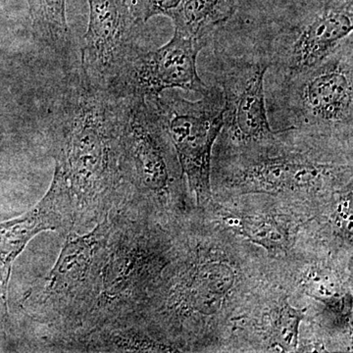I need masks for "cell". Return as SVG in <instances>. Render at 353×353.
<instances>
[{"instance_id": "6da1fadb", "label": "cell", "mask_w": 353, "mask_h": 353, "mask_svg": "<svg viewBox=\"0 0 353 353\" xmlns=\"http://www.w3.org/2000/svg\"><path fill=\"white\" fill-rule=\"evenodd\" d=\"M53 113L55 172L76 202V224L99 222L127 182L121 162L117 97L92 80L82 62L65 76Z\"/></svg>"}, {"instance_id": "7a4b0ae2", "label": "cell", "mask_w": 353, "mask_h": 353, "mask_svg": "<svg viewBox=\"0 0 353 353\" xmlns=\"http://www.w3.org/2000/svg\"><path fill=\"white\" fill-rule=\"evenodd\" d=\"M296 131V143L294 129L285 128L264 143L231 146L233 154L221 167L223 185L245 194H287L352 180V153L327 152L322 143L331 139Z\"/></svg>"}, {"instance_id": "3957f363", "label": "cell", "mask_w": 353, "mask_h": 353, "mask_svg": "<svg viewBox=\"0 0 353 353\" xmlns=\"http://www.w3.org/2000/svg\"><path fill=\"white\" fill-rule=\"evenodd\" d=\"M241 26L234 28L268 58L276 74L297 73L321 62L352 34L353 0H283Z\"/></svg>"}, {"instance_id": "277c9868", "label": "cell", "mask_w": 353, "mask_h": 353, "mask_svg": "<svg viewBox=\"0 0 353 353\" xmlns=\"http://www.w3.org/2000/svg\"><path fill=\"white\" fill-rule=\"evenodd\" d=\"M266 108L268 117L288 128L352 145V34L315 66L277 74Z\"/></svg>"}, {"instance_id": "5b68a950", "label": "cell", "mask_w": 353, "mask_h": 353, "mask_svg": "<svg viewBox=\"0 0 353 353\" xmlns=\"http://www.w3.org/2000/svg\"><path fill=\"white\" fill-rule=\"evenodd\" d=\"M108 215L92 232L67 236L52 270L25 296L24 307L32 317L65 328L85 321L101 294L112 229Z\"/></svg>"}, {"instance_id": "8992f818", "label": "cell", "mask_w": 353, "mask_h": 353, "mask_svg": "<svg viewBox=\"0 0 353 353\" xmlns=\"http://www.w3.org/2000/svg\"><path fill=\"white\" fill-rule=\"evenodd\" d=\"M146 99L170 139L190 190L199 203L208 201L213 146L224 125L225 102L219 85H210L197 101L164 92Z\"/></svg>"}, {"instance_id": "52a82bcc", "label": "cell", "mask_w": 353, "mask_h": 353, "mask_svg": "<svg viewBox=\"0 0 353 353\" xmlns=\"http://www.w3.org/2000/svg\"><path fill=\"white\" fill-rule=\"evenodd\" d=\"M214 75L225 102L220 134L230 146H250L273 139L265 97L268 58L250 48L231 53L214 43Z\"/></svg>"}, {"instance_id": "ba28073f", "label": "cell", "mask_w": 353, "mask_h": 353, "mask_svg": "<svg viewBox=\"0 0 353 353\" xmlns=\"http://www.w3.org/2000/svg\"><path fill=\"white\" fill-rule=\"evenodd\" d=\"M116 97L125 180L157 196L166 194L180 164L157 111L145 97Z\"/></svg>"}, {"instance_id": "9c48e42d", "label": "cell", "mask_w": 353, "mask_h": 353, "mask_svg": "<svg viewBox=\"0 0 353 353\" xmlns=\"http://www.w3.org/2000/svg\"><path fill=\"white\" fill-rule=\"evenodd\" d=\"M90 22L81 62L92 80L108 88L132 58L145 50L141 27L126 0H88Z\"/></svg>"}, {"instance_id": "30bf717a", "label": "cell", "mask_w": 353, "mask_h": 353, "mask_svg": "<svg viewBox=\"0 0 353 353\" xmlns=\"http://www.w3.org/2000/svg\"><path fill=\"white\" fill-rule=\"evenodd\" d=\"M203 43L174 32L168 43L157 50H143L108 88L115 97H157L170 88L203 95L208 85L197 73L196 60Z\"/></svg>"}, {"instance_id": "8fae6325", "label": "cell", "mask_w": 353, "mask_h": 353, "mask_svg": "<svg viewBox=\"0 0 353 353\" xmlns=\"http://www.w3.org/2000/svg\"><path fill=\"white\" fill-rule=\"evenodd\" d=\"M75 224V199L57 172L50 190L34 208L15 219L0 222V290L6 309L13 263L28 243L44 231L69 233Z\"/></svg>"}, {"instance_id": "7c38bea8", "label": "cell", "mask_w": 353, "mask_h": 353, "mask_svg": "<svg viewBox=\"0 0 353 353\" xmlns=\"http://www.w3.org/2000/svg\"><path fill=\"white\" fill-rule=\"evenodd\" d=\"M243 0H181L169 18L175 32L208 46L218 28L238 12Z\"/></svg>"}, {"instance_id": "4fadbf2b", "label": "cell", "mask_w": 353, "mask_h": 353, "mask_svg": "<svg viewBox=\"0 0 353 353\" xmlns=\"http://www.w3.org/2000/svg\"><path fill=\"white\" fill-rule=\"evenodd\" d=\"M34 38L61 62L75 55L66 16L67 0H27Z\"/></svg>"}, {"instance_id": "5bb4252c", "label": "cell", "mask_w": 353, "mask_h": 353, "mask_svg": "<svg viewBox=\"0 0 353 353\" xmlns=\"http://www.w3.org/2000/svg\"><path fill=\"white\" fill-rule=\"evenodd\" d=\"M190 285L192 306L209 312L234 287L236 275L229 265L209 262L196 272Z\"/></svg>"}, {"instance_id": "9a60e30c", "label": "cell", "mask_w": 353, "mask_h": 353, "mask_svg": "<svg viewBox=\"0 0 353 353\" xmlns=\"http://www.w3.org/2000/svg\"><path fill=\"white\" fill-rule=\"evenodd\" d=\"M224 220L241 236L270 252L284 250L289 246V230L274 216L228 214Z\"/></svg>"}, {"instance_id": "2e32d148", "label": "cell", "mask_w": 353, "mask_h": 353, "mask_svg": "<svg viewBox=\"0 0 353 353\" xmlns=\"http://www.w3.org/2000/svg\"><path fill=\"white\" fill-rule=\"evenodd\" d=\"M303 311L284 303L278 308L272 326L274 345L281 352H294L299 345V326Z\"/></svg>"}, {"instance_id": "e0dca14e", "label": "cell", "mask_w": 353, "mask_h": 353, "mask_svg": "<svg viewBox=\"0 0 353 353\" xmlns=\"http://www.w3.org/2000/svg\"><path fill=\"white\" fill-rule=\"evenodd\" d=\"M181 0H126L132 13L139 22L145 24L154 16L169 17Z\"/></svg>"}, {"instance_id": "ac0fdd59", "label": "cell", "mask_w": 353, "mask_h": 353, "mask_svg": "<svg viewBox=\"0 0 353 353\" xmlns=\"http://www.w3.org/2000/svg\"><path fill=\"white\" fill-rule=\"evenodd\" d=\"M306 285L311 296L324 303H333L341 299L338 283L326 271H316L309 275Z\"/></svg>"}, {"instance_id": "d6986e66", "label": "cell", "mask_w": 353, "mask_h": 353, "mask_svg": "<svg viewBox=\"0 0 353 353\" xmlns=\"http://www.w3.org/2000/svg\"><path fill=\"white\" fill-rule=\"evenodd\" d=\"M343 201L338 206V219L341 223V228L352 233V190L345 196L341 197Z\"/></svg>"}]
</instances>
